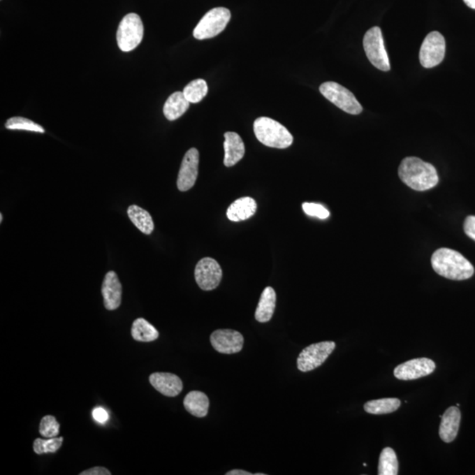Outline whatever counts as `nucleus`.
<instances>
[{"instance_id": "obj_29", "label": "nucleus", "mask_w": 475, "mask_h": 475, "mask_svg": "<svg viewBox=\"0 0 475 475\" xmlns=\"http://www.w3.org/2000/svg\"><path fill=\"white\" fill-rule=\"evenodd\" d=\"M60 424L53 416H45L41 420L39 432L46 439L59 436Z\"/></svg>"}, {"instance_id": "obj_3", "label": "nucleus", "mask_w": 475, "mask_h": 475, "mask_svg": "<svg viewBox=\"0 0 475 475\" xmlns=\"http://www.w3.org/2000/svg\"><path fill=\"white\" fill-rule=\"evenodd\" d=\"M256 138L268 147L285 149L293 142V135L286 128L269 117L257 118L254 123Z\"/></svg>"}, {"instance_id": "obj_35", "label": "nucleus", "mask_w": 475, "mask_h": 475, "mask_svg": "<svg viewBox=\"0 0 475 475\" xmlns=\"http://www.w3.org/2000/svg\"><path fill=\"white\" fill-rule=\"evenodd\" d=\"M468 8L475 10V0H463Z\"/></svg>"}, {"instance_id": "obj_18", "label": "nucleus", "mask_w": 475, "mask_h": 475, "mask_svg": "<svg viewBox=\"0 0 475 475\" xmlns=\"http://www.w3.org/2000/svg\"><path fill=\"white\" fill-rule=\"evenodd\" d=\"M257 210V203L252 198L237 199L227 209L226 215L231 221H244L253 217Z\"/></svg>"}, {"instance_id": "obj_33", "label": "nucleus", "mask_w": 475, "mask_h": 475, "mask_svg": "<svg viewBox=\"0 0 475 475\" xmlns=\"http://www.w3.org/2000/svg\"><path fill=\"white\" fill-rule=\"evenodd\" d=\"M80 475H111V472L103 467H92L81 472Z\"/></svg>"}, {"instance_id": "obj_25", "label": "nucleus", "mask_w": 475, "mask_h": 475, "mask_svg": "<svg viewBox=\"0 0 475 475\" xmlns=\"http://www.w3.org/2000/svg\"><path fill=\"white\" fill-rule=\"evenodd\" d=\"M398 471L399 463L395 451L392 448H385L379 456V474L396 475L398 474Z\"/></svg>"}, {"instance_id": "obj_2", "label": "nucleus", "mask_w": 475, "mask_h": 475, "mask_svg": "<svg viewBox=\"0 0 475 475\" xmlns=\"http://www.w3.org/2000/svg\"><path fill=\"white\" fill-rule=\"evenodd\" d=\"M432 265L439 276L451 280H467L474 276V266L457 251L440 249L433 254Z\"/></svg>"}, {"instance_id": "obj_23", "label": "nucleus", "mask_w": 475, "mask_h": 475, "mask_svg": "<svg viewBox=\"0 0 475 475\" xmlns=\"http://www.w3.org/2000/svg\"><path fill=\"white\" fill-rule=\"evenodd\" d=\"M131 335L135 341L151 342L157 340L159 332L150 322L144 318H138L132 324Z\"/></svg>"}, {"instance_id": "obj_17", "label": "nucleus", "mask_w": 475, "mask_h": 475, "mask_svg": "<svg viewBox=\"0 0 475 475\" xmlns=\"http://www.w3.org/2000/svg\"><path fill=\"white\" fill-rule=\"evenodd\" d=\"M439 428L440 439L446 443L453 442L459 432L461 413L457 407H451L441 416Z\"/></svg>"}, {"instance_id": "obj_27", "label": "nucleus", "mask_w": 475, "mask_h": 475, "mask_svg": "<svg viewBox=\"0 0 475 475\" xmlns=\"http://www.w3.org/2000/svg\"><path fill=\"white\" fill-rule=\"evenodd\" d=\"M6 128L12 131H27L38 132V133L45 132V130L41 125L36 124L35 122L20 117L8 119L6 123Z\"/></svg>"}, {"instance_id": "obj_22", "label": "nucleus", "mask_w": 475, "mask_h": 475, "mask_svg": "<svg viewBox=\"0 0 475 475\" xmlns=\"http://www.w3.org/2000/svg\"><path fill=\"white\" fill-rule=\"evenodd\" d=\"M129 218L134 226L142 233L151 234L154 230V223L151 214L141 207L131 205L127 210Z\"/></svg>"}, {"instance_id": "obj_24", "label": "nucleus", "mask_w": 475, "mask_h": 475, "mask_svg": "<svg viewBox=\"0 0 475 475\" xmlns=\"http://www.w3.org/2000/svg\"><path fill=\"white\" fill-rule=\"evenodd\" d=\"M400 400L396 398H385L374 400L365 404V412L372 415H386L395 412L400 407Z\"/></svg>"}, {"instance_id": "obj_9", "label": "nucleus", "mask_w": 475, "mask_h": 475, "mask_svg": "<svg viewBox=\"0 0 475 475\" xmlns=\"http://www.w3.org/2000/svg\"><path fill=\"white\" fill-rule=\"evenodd\" d=\"M446 55V40L439 32L430 33L421 46L419 59L424 68H433L442 63Z\"/></svg>"}, {"instance_id": "obj_12", "label": "nucleus", "mask_w": 475, "mask_h": 475, "mask_svg": "<svg viewBox=\"0 0 475 475\" xmlns=\"http://www.w3.org/2000/svg\"><path fill=\"white\" fill-rule=\"evenodd\" d=\"M199 152L198 149L191 148L186 152L180 168L177 188L180 191H188L196 184L198 176Z\"/></svg>"}, {"instance_id": "obj_32", "label": "nucleus", "mask_w": 475, "mask_h": 475, "mask_svg": "<svg viewBox=\"0 0 475 475\" xmlns=\"http://www.w3.org/2000/svg\"><path fill=\"white\" fill-rule=\"evenodd\" d=\"M93 417L98 423H106L110 419V416L106 409L103 408H96L93 410Z\"/></svg>"}, {"instance_id": "obj_14", "label": "nucleus", "mask_w": 475, "mask_h": 475, "mask_svg": "<svg viewBox=\"0 0 475 475\" xmlns=\"http://www.w3.org/2000/svg\"><path fill=\"white\" fill-rule=\"evenodd\" d=\"M101 294L103 297L104 307L107 310H117L120 307L123 287L115 271H110L105 276L101 285Z\"/></svg>"}, {"instance_id": "obj_7", "label": "nucleus", "mask_w": 475, "mask_h": 475, "mask_svg": "<svg viewBox=\"0 0 475 475\" xmlns=\"http://www.w3.org/2000/svg\"><path fill=\"white\" fill-rule=\"evenodd\" d=\"M364 49L370 62L383 71H388L390 66L388 52H386L384 38L379 27H374L366 32L364 37Z\"/></svg>"}, {"instance_id": "obj_28", "label": "nucleus", "mask_w": 475, "mask_h": 475, "mask_svg": "<svg viewBox=\"0 0 475 475\" xmlns=\"http://www.w3.org/2000/svg\"><path fill=\"white\" fill-rule=\"evenodd\" d=\"M63 441L62 437L47 439H36L34 441V451L39 455L44 453H56L62 446Z\"/></svg>"}, {"instance_id": "obj_31", "label": "nucleus", "mask_w": 475, "mask_h": 475, "mask_svg": "<svg viewBox=\"0 0 475 475\" xmlns=\"http://www.w3.org/2000/svg\"><path fill=\"white\" fill-rule=\"evenodd\" d=\"M464 231L475 242V216L467 217L464 223Z\"/></svg>"}, {"instance_id": "obj_34", "label": "nucleus", "mask_w": 475, "mask_h": 475, "mask_svg": "<svg viewBox=\"0 0 475 475\" xmlns=\"http://www.w3.org/2000/svg\"><path fill=\"white\" fill-rule=\"evenodd\" d=\"M226 475H253V474L249 473V472L240 470V469H235V470L229 471L228 473H226Z\"/></svg>"}, {"instance_id": "obj_4", "label": "nucleus", "mask_w": 475, "mask_h": 475, "mask_svg": "<svg viewBox=\"0 0 475 475\" xmlns=\"http://www.w3.org/2000/svg\"><path fill=\"white\" fill-rule=\"evenodd\" d=\"M144 37V25L137 13H129L119 24L117 39L119 49L130 52L137 48Z\"/></svg>"}, {"instance_id": "obj_5", "label": "nucleus", "mask_w": 475, "mask_h": 475, "mask_svg": "<svg viewBox=\"0 0 475 475\" xmlns=\"http://www.w3.org/2000/svg\"><path fill=\"white\" fill-rule=\"evenodd\" d=\"M230 20L231 12L228 9L213 8L200 20L193 31V36L198 40L213 38L225 30Z\"/></svg>"}, {"instance_id": "obj_11", "label": "nucleus", "mask_w": 475, "mask_h": 475, "mask_svg": "<svg viewBox=\"0 0 475 475\" xmlns=\"http://www.w3.org/2000/svg\"><path fill=\"white\" fill-rule=\"evenodd\" d=\"M210 344L222 354H235L242 351L244 337L240 332L232 329H218L210 335Z\"/></svg>"}, {"instance_id": "obj_20", "label": "nucleus", "mask_w": 475, "mask_h": 475, "mask_svg": "<svg viewBox=\"0 0 475 475\" xmlns=\"http://www.w3.org/2000/svg\"><path fill=\"white\" fill-rule=\"evenodd\" d=\"M183 405L189 414L196 417H205L209 412L210 400L205 393L192 391L186 395Z\"/></svg>"}, {"instance_id": "obj_21", "label": "nucleus", "mask_w": 475, "mask_h": 475, "mask_svg": "<svg viewBox=\"0 0 475 475\" xmlns=\"http://www.w3.org/2000/svg\"><path fill=\"white\" fill-rule=\"evenodd\" d=\"M189 103L183 92H175L168 97L163 108L166 118L169 121L177 120L189 110Z\"/></svg>"}, {"instance_id": "obj_19", "label": "nucleus", "mask_w": 475, "mask_h": 475, "mask_svg": "<svg viewBox=\"0 0 475 475\" xmlns=\"http://www.w3.org/2000/svg\"><path fill=\"white\" fill-rule=\"evenodd\" d=\"M277 294L272 287H266L261 293L256 311V320L266 323L272 318L276 309Z\"/></svg>"}, {"instance_id": "obj_36", "label": "nucleus", "mask_w": 475, "mask_h": 475, "mask_svg": "<svg viewBox=\"0 0 475 475\" xmlns=\"http://www.w3.org/2000/svg\"><path fill=\"white\" fill-rule=\"evenodd\" d=\"M2 221H3V215H2V214H0V222L2 223Z\"/></svg>"}, {"instance_id": "obj_1", "label": "nucleus", "mask_w": 475, "mask_h": 475, "mask_svg": "<svg viewBox=\"0 0 475 475\" xmlns=\"http://www.w3.org/2000/svg\"><path fill=\"white\" fill-rule=\"evenodd\" d=\"M399 177L407 186L416 191L432 189L439 181L434 166L416 157L403 159L399 166Z\"/></svg>"}, {"instance_id": "obj_26", "label": "nucleus", "mask_w": 475, "mask_h": 475, "mask_svg": "<svg viewBox=\"0 0 475 475\" xmlns=\"http://www.w3.org/2000/svg\"><path fill=\"white\" fill-rule=\"evenodd\" d=\"M208 93V86L205 80H195L191 81L183 90V94L190 103H198Z\"/></svg>"}, {"instance_id": "obj_10", "label": "nucleus", "mask_w": 475, "mask_h": 475, "mask_svg": "<svg viewBox=\"0 0 475 475\" xmlns=\"http://www.w3.org/2000/svg\"><path fill=\"white\" fill-rule=\"evenodd\" d=\"M223 277L219 263L210 257L203 258L196 264L195 278L196 284L203 291H212L219 286Z\"/></svg>"}, {"instance_id": "obj_6", "label": "nucleus", "mask_w": 475, "mask_h": 475, "mask_svg": "<svg viewBox=\"0 0 475 475\" xmlns=\"http://www.w3.org/2000/svg\"><path fill=\"white\" fill-rule=\"evenodd\" d=\"M320 92L326 99L346 113L359 115L363 111L362 105L356 100L355 95L340 84L328 81L321 85Z\"/></svg>"}, {"instance_id": "obj_15", "label": "nucleus", "mask_w": 475, "mask_h": 475, "mask_svg": "<svg viewBox=\"0 0 475 475\" xmlns=\"http://www.w3.org/2000/svg\"><path fill=\"white\" fill-rule=\"evenodd\" d=\"M151 385L161 395L175 397L182 393L183 384L177 375L169 372H154L149 378Z\"/></svg>"}, {"instance_id": "obj_16", "label": "nucleus", "mask_w": 475, "mask_h": 475, "mask_svg": "<svg viewBox=\"0 0 475 475\" xmlns=\"http://www.w3.org/2000/svg\"><path fill=\"white\" fill-rule=\"evenodd\" d=\"M224 149H225L224 164L227 168L235 166L238 162L242 161L244 155H245V145H244L240 136L237 134L236 132L229 131L225 133Z\"/></svg>"}, {"instance_id": "obj_30", "label": "nucleus", "mask_w": 475, "mask_h": 475, "mask_svg": "<svg viewBox=\"0 0 475 475\" xmlns=\"http://www.w3.org/2000/svg\"><path fill=\"white\" fill-rule=\"evenodd\" d=\"M304 212L310 217H315L320 219H327L330 212L323 205L314 203H304L302 205Z\"/></svg>"}, {"instance_id": "obj_8", "label": "nucleus", "mask_w": 475, "mask_h": 475, "mask_svg": "<svg viewBox=\"0 0 475 475\" xmlns=\"http://www.w3.org/2000/svg\"><path fill=\"white\" fill-rule=\"evenodd\" d=\"M334 342H321L308 346L298 356V369L302 372L313 371L327 360L335 349Z\"/></svg>"}, {"instance_id": "obj_13", "label": "nucleus", "mask_w": 475, "mask_h": 475, "mask_svg": "<svg viewBox=\"0 0 475 475\" xmlns=\"http://www.w3.org/2000/svg\"><path fill=\"white\" fill-rule=\"evenodd\" d=\"M435 369V362L432 359L416 358L397 366L393 374L400 380H415L432 374Z\"/></svg>"}]
</instances>
